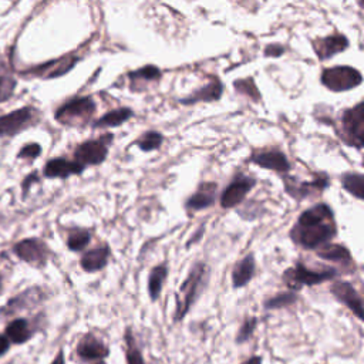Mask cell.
<instances>
[{"label":"cell","mask_w":364,"mask_h":364,"mask_svg":"<svg viewBox=\"0 0 364 364\" xmlns=\"http://www.w3.org/2000/svg\"><path fill=\"white\" fill-rule=\"evenodd\" d=\"M134 115L131 108H118L107 113L101 118L94 123V128H110V127H120L121 124L127 123Z\"/></svg>","instance_id":"obj_25"},{"label":"cell","mask_w":364,"mask_h":364,"mask_svg":"<svg viewBox=\"0 0 364 364\" xmlns=\"http://www.w3.org/2000/svg\"><path fill=\"white\" fill-rule=\"evenodd\" d=\"M15 86H16V81L8 72V67L5 64H0V103L11 98V96L13 94Z\"/></svg>","instance_id":"obj_32"},{"label":"cell","mask_w":364,"mask_h":364,"mask_svg":"<svg viewBox=\"0 0 364 364\" xmlns=\"http://www.w3.org/2000/svg\"><path fill=\"white\" fill-rule=\"evenodd\" d=\"M258 317L256 316H249L244 320L242 326L239 327L238 333H237V339H235V343L237 344H244L246 341H249L254 334H255V330L258 327Z\"/></svg>","instance_id":"obj_33"},{"label":"cell","mask_w":364,"mask_h":364,"mask_svg":"<svg viewBox=\"0 0 364 364\" xmlns=\"http://www.w3.org/2000/svg\"><path fill=\"white\" fill-rule=\"evenodd\" d=\"M242 364H263V357L262 356H251L248 360H245Z\"/></svg>","instance_id":"obj_40"},{"label":"cell","mask_w":364,"mask_h":364,"mask_svg":"<svg viewBox=\"0 0 364 364\" xmlns=\"http://www.w3.org/2000/svg\"><path fill=\"white\" fill-rule=\"evenodd\" d=\"M113 142V135L107 134L97 140H89L80 144L74 151V161L86 166L101 165L108 155V148Z\"/></svg>","instance_id":"obj_6"},{"label":"cell","mask_w":364,"mask_h":364,"mask_svg":"<svg viewBox=\"0 0 364 364\" xmlns=\"http://www.w3.org/2000/svg\"><path fill=\"white\" fill-rule=\"evenodd\" d=\"M341 187L346 193L353 195L356 200H364V176L360 172H347L340 178Z\"/></svg>","instance_id":"obj_24"},{"label":"cell","mask_w":364,"mask_h":364,"mask_svg":"<svg viewBox=\"0 0 364 364\" xmlns=\"http://www.w3.org/2000/svg\"><path fill=\"white\" fill-rule=\"evenodd\" d=\"M110 255H111V251L108 245L94 248L81 256L80 266L87 273H97L108 265Z\"/></svg>","instance_id":"obj_18"},{"label":"cell","mask_w":364,"mask_h":364,"mask_svg":"<svg viewBox=\"0 0 364 364\" xmlns=\"http://www.w3.org/2000/svg\"><path fill=\"white\" fill-rule=\"evenodd\" d=\"M256 273V259L251 252L244 259L238 261L232 269V288L242 289L248 286Z\"/></svg>","instance_id":"obj_17"},{"label":"cell","mask_w":364,"mask_h":364,"mask_svg":"<svg viewBox=\"0 0 364 364\" xmlns=\"http://www.w3.org/2000/svg\"><path fill=\"white\" fill-rule=\"evenodd\" d=\"M361 73L353 67L337 66L326 69L322 74V83L331 91H347L361 84Z\"/></svg>","instance_id":"obj_7"},{"label":"cell","mask_w":364,"mask_h":364,"mask_svg":"<svg viewBox=\"0 0 364 364\" xmlns=\"http://www.w3.org/2000/svg\"><path fill=\"white\" fill-rule=\"evenodd\" d=\"M283 52H285L283 46H280V45H269L266 47V50H265V55L268 57H279V56L283 55Z\"/></svg>","instance_id":"obj_37"},{"label":"cell","mask_w":364,"mask_h":364,"mask_svg":"<svg viewBox=\"0 0 364 364\" xmlns=\"http://www.w3.org/2000/svg\"><path fill=\"white\" fill-rule=\"evenodd\" d=\"M330 293L339 303L344 305L360 322H363L364 319L363 299H361V295L356 290V288L351 283L344 280H336L330 288Z\"/></svg>","instance_id":"obj_10"},{"label":"cell","mask_w":364,"mask_h":364,"mask_svg":"<svg viewBox=\"0 0 364 364\" xmlns=\"http://www.w3.org/2000/svg\"><path fill=\"white\" fill-rule=\"evenodd\" d=\"M316 255L320 259L334 262V263H351V254L350 251L340 244H326L316 249Z\"/></svg>","instance_id":"obj_22"},{"label":"cell","mask_w":364,"mask_h":364,"mask_svg":"<svg viewBox=\"0 0 364 364\" xmlns=\"http://www.w3.org/2000/svg\"><path fill=\"white\" fill-rule=\"evenodd\" d=\"M77 356L83 361L104 360L110 356L108 346L94 334H86L77 344Z\"/></svg>","instance_id":"obj_15"},{"label":"cell","mask_w":364,"mask_h":364,"mask_svg":"<svg viewBox=\"0 0 364 364\" xmlns=\"http://www.w3.org/2000/svg\"><path fill=\"white\" fill-rule=\"evenodd\" d=\"M221 94H222V84L218 80H212L208 86L198 90L191 97L182 100V103H184V104H194V103H198V101H215V100L221 98Z\"/></svg>","instance_id":"obj_27"},{"label":"cell","mask_w":364,"mask_h":364,"mask_svg":"<svg viewBox=\"0 0 364 364\" xmlns=\"http://www.w3.org/2000/svg\"><path fill=\"white\" fill-rule=\"evenodd\" d=\"M235 89L242 93V94H246L249 97H254L256 100H259V93L255 87V83L252 79H246V80H241V81H237L235 83Z\"/></svg>","instance_id":"obj_35"},{"label":"cell","mask_w":364,"mask_h":364,"mask_svg":"<svg viewBox=\"0 0 364 364\" xmlns=\"http://www.w3.org/2000/svg\"><path fill=\"white\" fill-rule=\"evenodd\" d=\"M96 103L91 97H77L67 101L56 111V120L64 125H86L96 113Z\"/></svg>","instance_id":"obj_4"},{"label":"cell","mask_w":364,"mask_h":364,"mask_svg":"<svg viewBox=\"0 0 364 364\" xmlns=\"http://www.w3.org/2000/svg\"><path fill=\"white\" fill-rule=\"evenodd\" d=\"M208 279H210L208 265L205 262L194 263L190 273L184 279V282L179 285L178 292L175 295L176 307H175L174 320L176 323L184 320L190 313V310L193 309V306L198 302V299L201 297V295L204 293L208 285Z\"/></svg>","instance_id":"obj_2"},{"label":"cell","mask_w":364,"mask_h":364,"mask_svg":"<svg viewBox=\"0 0 364 364\" xmlns=\"http://www.w3.org/2000/svg\"><path fill=\"white\" fill-rule=\"evenodd\" d=\"M162 142H164V137L161 132H157V131H148L135 141L138 148L144 152L157 151L158 148H161Z\"/></svg>","instance_id":"obj_31"},{"label":"cell","mask_w":364,"mask_h":364,"mask_svg":"<svg viewBox=\"0 0 364 364\" xmlns=\"http://www.w3.org/2000/svg\"><path fill=\"white\" fill-rule=\"evenodd\" d=\"M9 346H11V343H9L8 336L0 334V357H2L5 353H8Z\"/></svg>","instance_id":"obj_38"},{"label":"cell","mask_w":364,"mask_h":364,"mask_svg":"<svg viewBox=\"0 0 364 364\" xmlns=\"http://www.w3.org/2000/svg\"><path fill=\"white\" fill-rule=\"evenodd\" d=\"M218 194V184L217 182H203L200 184L198 190L188 197L186 201V211L187 212H200L208 208H212L217 203Z\"/></svg>","instance_id":"obj_13"},{"label":"cell","mask_w":364,"mask_h":364,"mask_svg":"<svg viewBox=\"0 0 364 364\" xmlns=\"http://www.w3.org/2000/svg\"><path fill=\"white\" fill-rule=\"evenodd\" d=\"M39 181V178H38V174L35 172V174H30L26 179H25V182H23V191L26 193L29 188H30V186L33 184V182H38Z\"/></svg>","instance_id":"obj_39"},{"label":"cell","mask_w":364,"mask_h":364,"mask_svg":"<svg viewBox=\"0 0 364 364\" xmlns=\"http://www.w3.org/2000/svg\"><path fill=\"white\" fill-rule=\"evenodd\" d=\"M91 241V232L87 229H76L69 234L67 238V248L72 252H80L87 248Z\"/></svg>","instance_id":"obj_30"},{"label":"cell","mask_w":364,"mask_h":364,"mask_svg":"<svg viewBox=\"0 0 364 364\" xmlns=\"http://www.w3.org/2000/svg\"><path fill=\"white\" fill-rule=\"evenodd\" d=\"M348 46V40L343 35L329 36L324 39H317L313 42V47L320 60H327L334 55L346 50Z\"/></svg>","instance_id":"obj_19"},{"label":"cell","mask_w":364,"mask_h":364,"mask_svg":"<svg viewBox=\"0 0 364 364\" xmlns=\"http://www.w3.org/2000/svg\"><path fill=\"white\" fill-rule=\"evenodd\" d=\"M340 138L350 147L357 149L364 144V103L360 101L356 107L348 108L341 115Z\"/></svg>","instance_id":"obj_5"},{"label":"cell","mask_w":364,"mask_h":364,"mask_svg":"<svg viewBox=\"0 0 364 364\" xmlns=\"http://www.w3.org/2000/svg\"><path fill=\"white\" fill-rule=\"evenodd\" d=\"M40 299H42V292L39 289H28L18 297H13L9 302L8 307H5V310L9 312L8 314H13L19 310H25L36 306L40 302Z\"/></svg>","instance_id":"obj_23"},{"label":"cell","mask_w":364,"mask_h":364,"mask_svg":"<svg viewBox=\"0 0 364 364\" xmlns=\"http://www.w3.org/2000/svg\"><path fill=\"white\" fill-rule=\"evenodd\" d=\"M297 300H299L297 292H293V290L282 292L276 296H272V297L266 299L263 302V307L266 310H279V309H285V307H290V306L296 305Z\"/></svg>","instance_id":"obj_29"},{"label":"cell","mask_w":364,"mask_h":364,"mask_svg":"<svg viewBox=\"0 0 364 364\" xmlns=\"http://www.w3.org/2000/svg\"><path fill=\"white\" fill-rule=\"evenodd\" d=\"M124 343H125V360L127 364H145L142 351L140 350L135 337L132 334V329L127 327L124 331Z\"/></svg>","instance_id":"obj_28"},{"label":"cell","mask_w":364,"mask_h":364,"mask_svg":"<svg viewBox=\"0 0 364 364\" xmlns=\"http://www.w3.org/2000/svg\"><path fill=\"white\" fill-rule=\"evenodd\" d=\"M52 364H66V363H64V351H63V350H60V351L57 353V356H56V358L53 360Z\"/></svg>","instance_id":"obj_42"},{"label":"cell","mask_w":364,"mask_h":364,"mask_svg":"<svg viewBox=\"0 0 364 364\" xmlns=\"http://www.w3.org/2000/svg\"><path fill=\"white\" fill-rule=\"evenodd\" d=\"M96 364H107L104 360H97V363Z\"/></svg>","instance_id":"obj_43"},{"label":"cell","mask_w":364,"mask_h":364,"mask_svg":"<svg viewBox=\"0 0 364 364\" xmlns=\"http://www.w3.org/2000/svg\"><path fill=\"white\" fill-rule=\"evenodd\" d=\"M337 237L334 212L330 205L320 203L303 211L290 229L292 242L305 249L316 251Z\"/></svg>","instance_id":"obj_1"},{"label":"cell","mask_w":364,"mask_h":364,"mask_svg":"<svg viewBox=\"0 0 364 364\" xmlns=\"http://www.w3.org/2000/svg\"><path fill=\"white\" fill-rule=\"evenodd\" d=\"M249 161L259 168L275 171L278 174H288L292 169V165L285 152L279 149H262L255 151Z\"/></svg>","instance_id":"obj_11"},{"label":"cell","mask_w":364,"mask_h":364,"mask_svg":"<svg viewBox=\"0 0 364 364\" xmlns=\"http://www.w3.org/2000/svg\"><path fill=\"white\" fill-rule=\"evenodd\" d=\"M36 117V111L30 107L16 110L8 115L0 117V135H15L29 127Z\"/></svg>","instance_id":"obj_14"},{"label":"cell","mask_w":364,"mask_h":364,"mask_svg":"<svg viewBox=\"0 0 364 364\" xmlns=\"http://www.w3.org/2000/svg\"><path fill=\"white\" fill-rule=\"evenodd\" d=\"M77 62H79L77 56H66L60 60H55V62H50L45 66L38 67L33 73L36 76H42V77H46V79L60 77V76L66 74L67 72H70L76 66Z\"/></svg>","instance_id":"obj_20"},{"label":"cell","mask_w":364,"mask_h":364,"mask_svg":"<svg viewBox=\"0 0 364 364\" xmlns=\"http://www.w3.org/2000/svg\"><path fill=\"white\" fill-rule=\"evenodd\" d=\"M256 179L244 174H239L234 178L231 184L224 190L221 195V207L224 210H232L242 204L248 194L255 188Z\"/></svg>","instance_id":"obj_8"},{"label":"cell","mask_w":364,"mask_h":364,"mask_svg":"<svg viewBox=\"0 0 364 364\" xmlns=\"http://www.w3.org/2000/svg\"><path fill=\"white\" fill-rule=\"evenodd\" d=\"M32 330L30 324L26 319H16L13 320L8 329H6V336L9 340H12L16 344H23L32 339Z\"/></svg>","instance_id":"obj_26"},{"label":"cell","mask_w":364,"mask_h":364,"mask_svg":"<svg viewBox=\"0 0 364 364\" xmlns=\"http://www.w3.org/2000/svg\"><path fill=\"white\" fill-rule=\"evenodd\" d=\"M203 235H204V227L197 232V235H195V238L193 237L190 241H188V244H187V248H191L193 246V244H195V242H198L201 238H203Z\"/></svg>","instance_id":"obj_41"},{"label":"cell","mask_w":364,"mask_h":364,"mask_svg":"<svg viewBox=\"0 0 364 364\" xmlns=\"http://www.w3.org/2000/svg\"><path fill=\"white\" fill-rule=\"evenodd\" d=\"M0 292H2V276H0Z\"/></svg>","instance_id":"obj_44"},{"label":"cell","mask_w":364,"mask_h":364,"mask_svg":"<svg viewBox=\"0 0 364 364\" xmlns=\"http://www.w3.org/2000/svg\"><path fill=\"white\" fill-rule=\"evenodd\" d=\"M15 254L19 256V259L28 263L43 266L47 261L49 248L43 241L38 238H29L15 245Z\"/></svg>","instance_id":"obj_12"},{"label":"cell","mask_w":364,"mask_h":364,"mask_svg":"<svg viewBox=\"0 0 364 364\" xmlns=\"http://www.w3.org/2000/svg\"><path fill=\"white\" fill-rule=\"evenodd\" d=\"M330 186V181L324 176L314 178L313 181H297L293 178L285 179V191L296 201H305L309 197H316L324 193Z\"/></svg>","instance_id":"obj_9"},{"label":"cell","mask_w":364,"mask_h":364,"mask_svg":"<svg viewBox=\"0 0 364 364\" xmlns=\"http://www.w3.org/2000/svg\"><path fill=\"white\" fill-rule=\"evenodd\" d=\"M84 166L77 161H69L66 158H53L46 162L43 174L49 179H67L72 175L83 174Z\"/></svg>","instance_id":"obj_16"},{"label":"cell","mask_w":364,"mask_h":364,"mask_svg":"<svg viewBox=\"0 0 364 364\" xmlns=\"http://www.w3.org/2000/svg\"><path fill=\"white\" fill-rule=\"evenodd\" d=\"M169 269L166 263H159L155 265L149 275H148V282H147V290H148V296L152 302H157L162 293L164 285L166 282Z\"/></svg>","instance_id":"obj_21"},{"label":"cell","mask_w":364,"mask_h":364,"mask_svg":"<svg viewBox=\"0 0 364 364\" xmlns=\"http://www.w3.org/2000/svg\"><path fill=\"white\" fill-rule=\"evenodd\" d=\"M161 77V72L155 66H145L137 72L130 73V80L132 87L141 81H154Z\"/></svg>","instance_id":"obj_34"},{"label":"cell","mask_w":364,"mask_h":364,"mask_svg":"<svg viewBox=\"0 0 364 364\" xmlns=\"http://www.w3.org/2000/svg\"><path fill=\"white\" fill-rule=\"evenodd\" d=\"M42 154V147L39 144H29L23 147L19 152V158H28V159H35Z\"/></svg>","instance_id":"obj_36"},{"label":"cell","mask_w":364,"mask_h":364,"mask_svg":"<svg viewBox=\"0 0 364 364\" xmlns=\"http://www.w3.org/2000/svg\"><path fill=\"white\" fill-rule=\"evenodd\" d=\"M339 275L336 269L326 271H313L306 268L302 262H296L292 268L283 272V282L289 288V290L299 292L303 286H316L333 280Z\"/></svg>","instance_id":"obj_3"}]
</instances>
